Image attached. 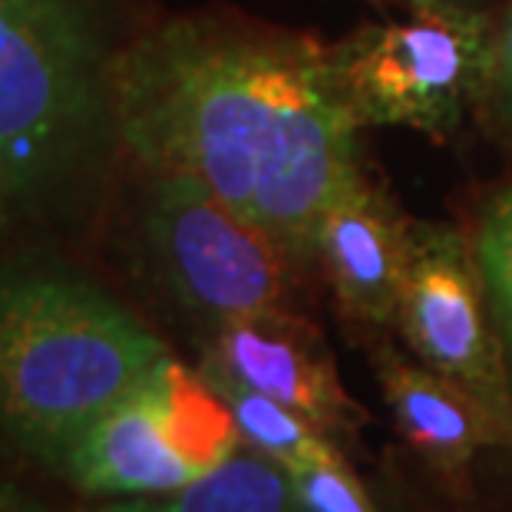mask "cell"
<instances>
[{
	"label": "cell",
	"mask_w": 512,
	"mask_h": 512,
	"mask_svg": "<svg viewBox=\"0 0 512 512\" xmlns=\"http://www.w3.org/2000/svg\"><path fill=\"white\" fill-rule=\"evenodd\" d=\"M413 255V225L361 169L331 199L318 228V261L331 278L344 318L397 324Z\"/></svg>",
	"instance_id": "8"
},
{
	"label": "cell",
	"mask_w": 512,
	"mask_h": 512,
	"mask_svg": "<svg viewBox=\"0 0 512 512\" xmlns=\"http://www.w3.org/2000/svg\"><path fill=\"white\" fill-rule=\"evenodd\" d=\"M331 70L354 123L450 136L493 83L496 34L466 0L413 4L407 20L334 43Z\"/></svg>",
	"instance_id": "4"
},
{
	"label": "cell",
	"mask_w": 512,
	"mask_h": 512,
	"mask_svg": "<svg viewBox=\"0 0 512 512\" xmlns=\"http://www.w3.org/2000/svg\"><path fill=\"white\" fill-rule=\"evenodd\" d=\"M0 219H4V209H0Z\"/></svg>",
	"instance_id": "19"
},
{
	"label": "cell",
	"mask_w": 512,
	"mask_h": 512,
	"mask_svg": "<svg viewBox=\"0 0 512 512\" xmlns=\"http://www.w3.org/2000/svg\"><path fill=\"white\" fill-rule=\"evenodd\" d=\"M202 374L232 407L242 440L252 446V453L278 463L285 473H298L304 466L328 463L341 456L337 446L328 440V433H321L314 423H308L285 403L245 387L242 380H235L215 364H202Z\"/></svg>",
	"instance_id": "13"
},
{
	"label": "cell",
	"mask_w": 512,
	"mask_h": 512,
	"mask_svg": "<svg viewBox=\"0 0 512 512\" xmlns=\"http://www.w3.org/2000/svg\"><path fill=\"white\" fill-rule=\"evenodd\" d=\"M162 427L185 463L205 476L228 463L242 446V430L235 423L232 407L205 380L202 370H189L176 357H162L152 370Z\"/></svg>",
	"instance_id": "12"
},
{
	"label": "cell",
	"mask_w": 512,
	"mask_h": 512,
	"mask_svg": "<svg viewBox=\"0 0 512 512\" xmlns=\"http://www.w3.org/2000/svg\"><path fill=\"white\" fill-rule=\"evenodd\" d=\"M166 347L113 294L60 261H0V433L60 470L96 417L123 400Z\"/></svg>",
	"instance_id": "3"
},
{
	"label": "cell",
	"mask_w": 512,
	"mask_h": 512,
	"mask_svg": "<svg viewBox=\"0 0 512 512\" xmlns=\"http://www.w3.org/2000/svg\"><path fill=\"white\" fill-rule=\"evenodd\" d=\"M476 261L486 281L489 311H493L499 341H503L509 380H512V189L499 192L479 212L473 235Z\"/></svg>",
	"instance_id": "14"
},
{
	"label": "cell",
	"mask_w": 512,
	"mask_h": 512,
	"mask_svg": "<svg viewBox=\"0 0 512 512\" xmlns=\"http://www.w3.org/2000/svg\"><path fill=\"white\" fill-rule=\"evenodd\" d=\"M116 139L152 176L202 182L298 261L357 169V126L314 37L185 17L136 34L113 76Z\"/></svg>",
	"instance_id": "1"
},
{
	"label": "cell",
	"mask_w": 512,
	"mask_h": 512,
	"mask_svg": "<svg viewBox=\"0 0 512 512\" xmlns=\"http://www.w3.org/2000/svg\"><path fill=\"white\" fill-rule=\"evenodd\" d=\"M407 4L413 7V4H427V0H407Z\"/></svg>",
	"instance_id": "18"
},
{
	"label": "cell",
	"mask_w": 512,
	"mask_h": 512,
	"mask_svg": "<svg viewBox=\"0 0 512 512\" xmlns=\"http://www.w3.org/2000/svg\"><path fill=\"white\" fill-rule=\"evenodd\" d=\"M493 86L503 106V116L512 129V7L506 14L503 30L496 34V63H493Z\"/></svg>",
	"instance_id": "16"
},
{
	"label": "cell",
	"mask_w": 512,
	"mask_h": 512,
	"mask_svg": "<svg viewBox=\"0 0 512 512\" xmlns=\"http://www.w3.org/2000/svg\"><path fill=\"white\" fill-rule=\"evenodd\" d=\"M126 0H0V209L60 212L116 139Z\"/></svg>",
	"instance_id": "2"
},
{
	"label": "cell",
	"mask_w": 512,
	"mask_h": 512,
	"mask_svg": "<svg viewBox=\"0 0 512 512\" xmlns=\"http://www.w3.org/2000/svg\"><path fill=\"white\" fill-rule=\"evenodd\" d=\"M0 512H50L47 506L24 493L17 483H10L7 476H0Z\"/></svg>",
	"instance_id": "17"
},
{
	"label": "cell",
	"mask_w": 512,
	"mask_h": 512,
	"mask_svg": "<svg viewBox=\"0 0 512 512\" xmlns=\"http://www.w3.org/2000/svg\"><path fill=\"white\" fill-rule=\"evenodd\" d=\"M156 370V367H152ZM152 370L63 456L60 473L86 496H149L189 486L199 473L172 450Z\"/></svg>",
	"instance_id": "9"
},
{
	"label": "cell",
	"mask_w": 512,
	"mask_h": 512,
	"mask_svg": "<svg viewBox=\"0 0 512 512\" xmlns=\"http://www.w3.org/2000/svg\"><path fill=\"white\" fill-rule=\"evenodd\" d=\"M288 476L294 489H298L301 503L311 512H377L367 489L361 486V479L344 463V456L328 463L304 466V470Z\"/></svg>",
	"instance_id": "15"
},
{
	"label": "cell",
	"mask_w": 512,
	"mask_h": 512,
	"mask_svg": "<svg viewBox=\"0 0 512 512\" xmlns=\"http://www.w3.org/2000/svg\"><path fill=\"white\" fill-rule=\"evenodd\" d=\"M205 364L285 403L331 437H354L367 423L361 403L347 397L321 334L294 311L225 324Z\"/></svg>",
	"instance_id": "7"
},
{
	"label": "cell",
	"mask_w": 512,
	"mask_h": 512,
	"mask_svg": "<svg viewBox=\"0 0 512 512\" xmlns=\"http://www.w3.org/2000/svg\"><path fill=\"white\" fill-rule=\"evenodd\" d=\"M146 242L166 288L215 328L291 314L304 261L202 182L152 176Z\"/></svg>",
	"instance_id": "5"
},
{
	"label": "cell",
	"mask_w": 512,
	"mask_h": 512,
	"mask_svg": "<svg viewBox=\"0 0 512 512\" xmlns=\"http://www.w3.org/2000/svg\"><path fill=\"white\" fill-rule=\"evenodd\" d=\"M374 364L400 437L440 476L463 483L483 446H503L486 410L437 370L407 361L394 347H380Z\"/></svg>",
	"instance_id": "10"
},
{
	"label": "cell",
	"mask_w": 512,
	"mask_h": 512,
	"mask_svg": "<svg viewBox=\"0 0 512 512\" xmlns=\"http://www.w3.org/2000/svg\"><path fill=\"white\" fill-rule=\"evenodd\" d=\"M80 512H311L291 476L258 453H235L219 470L172 493L106 499Z\"/></svg>",
	"instance_id": "11"
},
{
	"label": "cell",
	"mask_w": 512,
	"mask_h": 512,
	"mask_svg": "<svg viewBox=\"0 0 512 512\" xmlns=\"http://www.w3.org/2000/svg\"><path fill=\"white\" fill-rule=\"evenodd\" d=\"M397 324L420 364L473 397L512 450V380L473 238L440 222L413 225Z\"/></svg>",
	"instance_id": "6"
}]
</instances>
